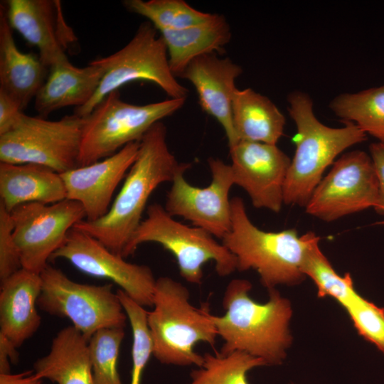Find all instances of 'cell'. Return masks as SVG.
Returning a JSON list of instances; mask_svg holds the SVG:
<instances>
[{
    "mask_svg": "<svg viewBox=\"0 0 384 384\" xmlns=\"http://www.w3.org/2000/svg\"><path fill=\"white\" fill-rule=\"evenodd\" d=\"M191 167V163L178 161L168 146L166 126L161 121L156 123L139 142L136 160L106 215L95 221L82 220L74 228L124 257L152 193Z\"/></svg>",
    "mask_w": 384,
    "mask_h": 384,
    "instance_id": "1",
    "label": "cell"
},
{
    "mask_svg": "<svg viewBox=\"0 0 384 384\" xmlns=\"http://www.w3.org/2000/svg\"><path fill=\"white\" fill-rule=\"evenodd\" d=\"M251 289L247 279H232L223 294L224 314L210 315L223 341L220 352L241 351L262 359L266 366L279 365L292 342L291 303L275 288L268 290L267 302L258 303L250 297Z\"/></svg>",
    "mask_w": 384,
    "mask_h": 384,
    "instance_id": "2",
    "label": "cell"
},
{
    "mask_svg": "<svg viewBox=\"0 0 384 384\" xmlns=\"http://www.w3.org/2000/svg\"><path fill=\"white\" fill-rule=\"evenodd\" d=\"M232 224L221 240L237 260V270H255L268 290L277 285H294L306 277L303 265L312 243L319 238L314 233L301 236L295 229L267 232L249 218L243 200L230 199Z\"/></svg>",
    "mask_w": 384,
    "mask_h": 384,
    "instance_id": "3",
    "label": "cell"
},
{
    "mask_svg": "<svg viewBox=\"0 0 384 384\" xmlns=\"http://www.w3.org/2000/svg\"><path fill=\"white\" fill-rule=\"evenodd\" d=\"M287 101L297 133L293 138L295 154L284 185V203L305 207L335 158L350 146L366 141L367 137L352 122H346L340 128L322 124L314 113L312 100L304 92H293Z\"/></svg>",
    "mask_w": 384,
    "mask_h": 384,
    "instance_id": "4",
    "label": "cell"
},
{
    "mask_svg": "<svg viewBox=\"0 0 384 384\" xmlns=\"http://www.w3.org/2000/svg\"><path fill=\"white\" fill-rule=\"evenodd\" d=\"M188 289L169 277L156 279L153 309L147 322L153 341V356L161 363L200 366L203 356L195 351L198 343L214 347L218 337L208 306L195 307Z\"/></svg>",
    "mask_w": 384,
    "mask_h": 384,
    "instance_id": "5",
    "label": "cell"
},
{
    "mask_svg": "<svg viewBox=\"0 0 384 384\" xmlns=\"http://www.w3.org/2000/svg\"><path fill=\"white\" fill-rule=\"evenodd\" d=\"M144 242L157 243L169 251L176 260L179 274L191 284H201L203 267L210 261L215 262L220 277L237 270L235 257L222 242L203 229L176 220L157 203L146 208V217L135 231L124 257L133 255Z\"/></svg>",
    "mask_w": 384,
    "mask_h": 384,
    "instance_id": "6",
    "label": "cell"
},
{
    "mask_svg": "<svg viewBox=\"0 0 384 384\" xmlns=\"http://www.w3.org/2000/svg\"><path fill=\"white\" fill-rule=\"evenodd\" d=\"M186 99L146 105L121 100L119 91L105 97L84 117L78 166L109 157L126 145L140 142L156 123L180 110Z\"/></svg>",
    "mask_w": 384,
    "mask_h": 384,
    "instance_id": "7",
    "label": "cell"
},
{
    "mask_svg": "<svg viewBox=\"0 0 384 384\" xmlns=\"http://www.w3.org/2000/svg\"><path fill=\"white\" fill-rule=\"evenodd\" d=\"M105 69V74L92 99L84 106L75 107V114L85 117L109 94L136 81L153 82L171 99H186L188 90L171 73L167 50L157 29L149 21L142 23L129 42L117 52L95 60Z\"/></svg>",
    "mask_w": 384,
    "mask_h": 384,
    "instance_id": "8",
    "label": "cell"
},
{
    "mask_svg": "<svg viewBox=\"0 0 384 384\" xmlns=\"http://www.w3.org/2000/svg\"><path fill=\"white\" fill-rule=\"evenodd\" d=\"M84 117L75 114L48 120L24 113L0 134V162L35 164L58 174L78 167Z\"/></svg>",
    "mask_w": 384,
    "mask_h": 384,
    "instance_id": "9",
    "label": "cell"
},
{
    "mask_svg": "<svg viewBox=\"0 0 384 384\" xmlns=\"http://www.w3.org/2000/svg\"><path fill=\"white\" fill-rule=\"evenodd\" d=\"M40 275L38 306L50 315L70 319L87 341L102 329L126 326L127 316L112 284L78 283L49 264Z\"/></svg>",
    "mask_w": 384,
    "mask_h": 384,
    "instance_id": "10",
    "label": "cell"
},
{
    "mask_svg": "<svg viewBox=\"0 0 384 384\" xmlns=\"http://www.w3.org/2000/svg\"><path fill=\"white\" fill-rule=\"evenodd\" d=\"M380 206L379 183L373 160L355 150L343 154L321 179L305 206L306 212L331 222Z\"/></svg>",
    "mask_w": 384,
    "mask_h": 384,
    "instance_id": "11",
    "label": "cell"
},
{
    "mask_svg": "<svg viewBox=\"0 0 384 384\" xmlns=\"http://www.w3.org/2000/svg\"><path fill=\"white\" fill-rule=\"evenodd\" d=\"M11 215L22 267L37 274L48 265L68 232L86 218L82 206L67 198L53 204H22Z\"/></svg>",
    "mask_w": 384,
    "mask_h": 384,
    "instance_id": "12",
    "label": "cell"
},
{
    "mask_svg": "<svg viewBox=\"0 0 384 384\" xmlns=\"http://www.w3.org/2000/svg\"><path fill=\"white\" fill-rule=\"evenodd\" d=\"M210 183L203 188L190 184L184 178L186 170L179 171L171 181L166 195V212L190 221L193 226L223 239L230 230L231 203L229 193L234 184L230 164L210 157Z\"/></svg>",
    "mask_w": 384,
    "mask_h": 384,
    "instance_id": "13",
    "label": "cell"
},
{
    "mask_svg": "<svg viewBox=\"0 0 384 384\" xmlns=\"http://www.w3.org/2000/svg\"><path fill=\"white\" fill-rule=\"evenodd\" d=\"M60 258L85 274L111 280L142 306H152L156 279L151 269L128 262L84 231L73 227L68 232L50 260Z\"/></svg>",
    "mask_w": 384,
    "mask_h": 384,
    "instance_id": "14",
    "label": "cell"
},
{
    "mask_svg": "<svg viewBox=\"0 0 384 384\" xmlns=\"http://www.w3.org/2000/svg\"><path fill=\"white\" fill-rule=\"evenodd\" d=\"M229 149L234 184L247 193L256 208L279 213L289 156L277 144L262 142L240 140Z\"/></svg>",
    "mask_w": 384,
    "mask_h": 384,
    "instance_id": "15",
    "label": "cell"
},
{
    "mask_svg": "<svg viewBox=\"0 0 384 384\" xmlns=\"http://www.w3.org/2000/svg\"><path fill=\"white\" fill-rule=\"evenodd\" d=\"M139 142L130 143L113 155L60 174L66 198L80 203L87 221L102 218L110 210L113 195L138 154Z\"/></svg>",
    "mask_w": 384,
    "mask_h": 384,
    "instance_id": "16",
    "label": "cell"
},
{
    "mask_svg": "<svg viewBox=\"0 0 384 384\" xmlns=\"http://www.w3.org/2000/svg\"><path fill=\"white\" fill-rule=\"evenodd\" d=\"M8 22L39 51V57L49 69L68 60L65 50L75 36L62 15L56 0H7L3 4Z\"/></svg>",
    "mask_w": 384,
    "mask_h": 384,
    "instance_id": "17",
    "label": "cell"
},
{
    "mask_svg": "<svg viewBox=\"0 0 384 384\" xmlns=\"http://www.w3.org/2000/svg\"><path fill=\"white\" fill-rule=\"evenodd\" d=\"M242 73V68L230 58L209 53L193 59L179 77L193 84L202 110L222 126L229 148L239 142L233 124L232 102L235 82Z\"/></svg>",
    "mask_w": 384,
    "mask_h": 384,
    "instance_id": "18",
    "label": "cell"
},
{
    "mask_svg": "<svg viewBox=\"0 0 384 384\" xmlns=\"http://www.w3.org/2000/svg\"><path fill=\"white\" fill-rule=\"evenodd\" d=\"M41 287L40 274L23 268L1 282L0 335L16 348L41 325L36 306Z\"/></svg>",
    "mask_w": 384,
    "mask_h": 384,
    "instance_id": "19",
    "label": "cell"
},
{
    "mask_svg": "<svg viewBox=\"0 0 384 384\" xmlns=\"http://www.w3.org/2000/svg\"><path fill=\"white\" fill-rule=\"evenodd\" d=\"M105 73L95 60L83 68L74 66L69 60L51 66L34 99L38 116L46 118L63 107L84 106L96 92Z\"/></svg>",
    "mask_w": 384,
    "mask_h": 384,
    "instance_id": "20",
    "label": "cell"
},
{
    "mask_svg": "<svg viewBox=\"0 0 384 384\" xmlns=\"http://www.w3.org/2000/svg\"><path fill=\"white\" fill-rule=\"evenodd\" d=\"M48 70L39 55L23 53L18 48L4 6L1 4L0 90L14 99L23 110L35 99Z\"/></svg>",
    "mask_w": 384,
    "mask_h": 384,
    "instance_id": "21",
    "label": "cell"
},
{
    "mask_svg": "<svg viewBox=\"0 0 384 384\" xmlns=\"http://www.w3.org/2000/svg\"><path fill=\"white\" fill-rule=\"evenodd\" d=\"M66 196L60 174L39 164L0 162V203L9 213L22 204H53Z\"/></svg>",
    "mask_w": 384,
    "mask_h": 384,
    "instance_id": "22",
    "label": "cell"
},
{
    "mask_svg": "<svg viewBox=\"0 0 384 384\" xmlns=\"http://www.w3.org/2000/svg\"><path fill=\"white\" fill-rule=\"evenodd\" d=\"M33 371L57 384H94L88 341L74 326L63 328L53 339L50 352L34 363Z\"/></svg>",
    "mask_w": 384,
    "mask_h": 384,
    "instance_id": "23",
    "label": "cell"
},
{
    "mask_svg": "<svg viewBox=\"0 0 384 384\" xmlns=\"http://www.w3.org/2000/svg\"><path fill=\"white\" fill-rule=\"evenodd\" d=\"M159 32L166 47L170 70L176 78L197 57L220 52L232 36L225 17L217 14L199 24Z\"/></svg>",
    "mask_w": 384,
    "mask_h": 384,
    "instance_id": "24",
    "label": "cell"
},
{
    "mask_svg": "<svg viewBox=\"0 0 384 384\" xmlns=\"http://www.w3.org/2000/svg\"><path fill=\"white\" fill-rule=\"evenodd\" d=\"M232 118L239 141L277 144L284 134V116L268 97L251 88L235 90Z\"/></svg>",
    "mask_w": 384,
    "mask_h": 384,
    "instance_id": "25",
    "label": "cell"
},
{
    "mask_svg": "<svg viewBox=\"0 0 384 384\" xmlns=\"http://www.w3.org/2000/svg\"><path fill=\"white\" fill-rule=\"evenodd\" d=\"M336 116L358 125L384 143V85L336 97L329 105Z\"/></svg>",
    "mask_w": 384,
    "mask_h": 384,
    "instance_id": "26",
    "label": "cell"
},
{
    "mask_svg": "<svg viewBox=\"0 0 384 384\" xmlns=\"http://www.w3.org/2000/svg\"><path fill=\"white\" fill-rule=\"evenodd\" d=\"M203 356L202 364L191 372V380L186 384H249L247 373L266 366L262 359L241 351Z\"/></svg>",
    "mask_w": 384,
    "mask_h": 384,
    "instance_id": "27",
    "label": "cell"
},
{
    "mask_svg": "<svg viewBox=\"0 0 384 384\" xmlns=\"http://www.w3.org/2000/svg\"><path fill=\"white\" fill-rule=\"evenodd\" d=\"M123 5L146 18L159 31L188 28L208 21L213 14L200 11L183 0H126Z\"/></svg>",
    "mask_w": 384,
    "mask_h": 384,
    "instance_id": "28",
    "label": "cell"
},
{
    "mask_svg": "<svg viewBox=\"0 0 384 384\" xmlns=\"http://www.w3.org/2000/svg\"><path fill=\"white\" fill-rule=\"evenodd\" d=\"M319 238L309 249L304 265L303 272L309 277L317 288L319 297L334 298L344 309L359 294L356 292L349 273L339 275L319 246Z\"/></svg>",
    "mask_w": 384,
    "mask_h": 384,
    "instance_id": "29",
    "label": "cell"
},
{
    "mask_svg": "<svg viewBox=\"0 0 384 384\" xmlns=\"http://www.w3.org/2000/svg\"><path fill=\"white\" fill-rule=\"evenodd\" d=\"M124 328H105L88 341V353L94 384H123L118 373L119 349Z\"/></svg>",
    "mask_w": 384,
    "mask_h": 384,
    "instance_id": "30",
    "label": "cell"
},
{
    "mask_svg": "<svg viewBox=\"0 0 384 384\" xmlns=\"http://www.w3.org/2000/svg\"><path fill=\"white\" fill-rule=\"evenodd\" d=\"M117 295L127 314L132 332V368L130 384H140L143 370L153 355V341L147 322L148 312L122 289Z\"/></svg>",
    "mask_w": 384,
    "mask_h": 384,
    "instance_id": "31",
    "label": "cell"
},
{
    "mask_svg": "<svg viewBox=\"0 0 384 384\" xmlns=\"http://www.w3.org/2000/svg\"><path fill=\"white\" fill-rule=\"evenodd\" d=\"M345 309L358 334L384 354V307L359 294Z\"/></svg>",
    "mask_w": 384,
    "mask_h": 384,
    "instance_id": "32",
    "label": "cell"
},
{
    "mask_svg": "<svg viewBox=\"0 0 384 384\" xmlns=\"http://www.w3.org/2000/svg\"><path fill=\"white\" fill-rule=\"evenodd\" d=\"M11 213L0 203V281L2 282L22 267L14 235Z\"/></svg>",
    "mask_w": 384,
    "mask_h": 384,
    "instance_id": "33",
    "label": "cell"
},
{
    "mask_svg": "<svg viewBox=\"0 0 384 384\" xmlns=\"http://www.w3.org/2000/svg\"><path fill=\"white\" fill-rule=\"evenodd\" d=\"M23 114L19 105L0 90V134L9 131L18 122Z\"/></svg>",
    "mask_w": 384,
    "mask_h": 384,
    "instance_id": "34",
    "label": "cell"
},
{
    "mask_svg": "<svg viewBox=\"0 0 384 384\" xmlns=\"http://www.w3.org/2000/svg\"><path fill=\"white\" fill-rule=\"evenodd\" d=\"M370 152L379 183L380 206L378 212L384 213V143L371 144Z\"/></svg>",
    "mask_w": 384,
    "mask_h": 384,
    "instance_id": "35",
    "label": "cell"
},
{
    "mask_svg": "<svg viewBox=\"0 0 384 384\" xmlns=\"http://www.w3.org/2000/svg\"><path fill=\"white\" fill-rule=\"evenodd\" d=\"M18 353L4 336L0 335V373H10V363H17Z\"/></svg>",
    "mask_w": 384,
    "mask_h": 384,
    "instance_id": "36",
    "label": "cell"
},
{
    "mask_svg": "<svg viewBox=\"0 0 384 384\" xmlns=\"http://www.w3.org/2000/svg\"><path fill=\"white\" fill-rule=\"evenodd\" d=\"M42 380L33 370L18 374L0 373V384H42Z\"/></svg>",
    "mask_w": 384,
    "mask_h": 384,
    "instance_id": "37",
    "label": "cell"
},
{
    "mask_svg": "<svg viewBox=\"0 0 384 384\" xmlns=\"http://www.w3.org/2000/svg\"><path fill=\"white\" fill-rule=\"evenodd\" d=\"M290 384H295V383H290Z\"/></svg>",
    "mask_w": 384,
    "mask_h": 384,
    "instance_id": "38",
    "label": "cell"
}]
</instances>
